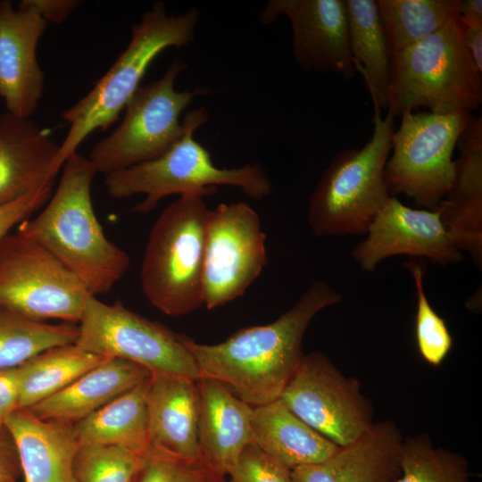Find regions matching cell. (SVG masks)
<instances>
[{
    "mask_svg": "<svg viewBox=\"0 0 482 482\" xmlns=\"http://www.w3.org/2000/svg\"><path fill=\"white\" fill-rule=\"evenodd\" d=\"M342 301L324 281H314L294 305L273 322L240 328L214 345L183 335L201 378L225 385L253 407L278 399L304 353L303 338L317 313Z\"/></svg>",
    "mask_w": 482,
    "mask_h": 482,
    "instance_id": "1",
    "label": "cell"
},
{
    "mask_svg": "<svg viewBox=\"0 0 482 482\" xmlns=\"http://www.w3.org/2000/svg\"><path fill=\"white\" fill-rule=\"evenodd\" d=\"M62 168L44 209L17 231L46 249L92 295L107 294L129 270L130 258L106 237L95 213L91 187L97 171L89 158L75 153Z\"/></svg>",
    "mask_w": 482,
    "mask_h": 482,
    "instance_id": "2",
    "label": "cell"
},
{
    "mask_svg": "<svg viewBox=\"0 0 482 482\" xmlns=\"http://www.w3.org/2000/svg\"><path fill=\"white\" fill-rule=\"evenodd\" d=\"M199 11L169 14L162 2L155 3L131 29V38L107 72L74 105L62 113L70 128L53 164L58 173L65 161L96 129H107L119 118L140 87L152 62L169 47L190 45L195 37Z\"/></svg>",
    "mask_w": 482,
    "mask_h": 482,
    "instance_id": "3",
    "label": "cell"
},
{
    "mask_svg": "<svg viewBox=\"0 0 482 482\" xmlns=\"http://www.w3.org/2000/svg\"><path fill=\"white\" fill-rule=\"evenodd\" d=\"M208 120V111L199 107L182 120L180 138L158 158L104 175L107 193L113 198L143 195L134 211L146 213L168 195L201 193L210 195L218 186L239 188L252 199L260 200L272 191L266 171L256 163L238 168H220L210 153L195 139V130Z\"/></svg>",
    "mask_w": 482,
    "mask_h": 482,
    "instance_id": "4",
    "label": "cell"
},
{
    "mask_svg": "<svg viewBox=\"0 0 482 482\" xmlns=\"http://www.w3.org/2000/svg\"><path fill=\"white\" fill-rule=\"evenodd\" d=\"M482 73L463 40L458 17L424 39L391 54L387 112L427 107L434 113H470L482 104Z\"/></svg>",
    "mask_w": 482,
    "mask_h": 482,
    "instance_id": "5",
    "label": "cell"
},
{
    "mask_svg": "<svg viewBox=\"0 0 482 482\" xmlns=\"http://www.w3.org/2000/svg\"><path fill=\"white\" fill-rule=\"evenodd\" d=\"M373 131L360 149L337 153L321 174L310 199L307 222L317 237L366 234L392 196L385 168L395 131V117L374 112Z\"/></svg>",
    "mask_w": 482,
    "mask_h": 482,
    "instance_id": "6",
    "label": "cell"
},
{
    "mask_svg": "<svg viewBox=\"0 0 482 482\" xmlns=\"http://www.w3.org/2000/svg\"><path fill=\"white\" fill-rule=\"evenodd\" d=\"M201 193L171 202L149 233L140 270L142 291L168 316H182L204 306L205 230L210 209Z\"/></svg>",
    "mask_w": 482,
    "mask_h": 482,
    "instance_id": "7",
    "label": "cell"
},
{
    "mask_svg": "<svg viewBox=\"0 0 482 482\" xmlns=\"http://www.w3.org/2000/svg\"><path fill=\"white\" fill-rule=\"evenodd\" d=\"M187 68L176 58L159 79L140 86L127 104L117 129L92 149L89 160L97 173L108 174L154 160L183 135L182 112L198 96L210 91L195 87L179 91L175 81Z\"/></svg>",
    "mask_w": 482,
    "mask_h": 482,
    "instance_id": "8",
    "label": "cell"
},
{
    "mask_svg": "<svg viewBox=\"0 0 482 482\" xmlns=\"http://www.w3.org/2000/svg\"><path fill=\"white\" fill-rule=\"evenodd\" d=\"M470 115L464 112L401 115L385 168L391 195H404L428 210L438 206L453 186V150Z\"/></svg>",
    "mask_w": 482,
    "mask_h": 482,
    "instance_id": "9",
    "label": "cell"
},
{
    "mask_svg": "<svg viewBox=\"0 0 482 482\" xmlns=\"http://www.w3.org/2000/svg\"><path fill=\"white\" fill-rule=\"evenodd\" d=\"M92 295L35 240L10 232L0 240V308L24 319L79 323Z\"/></svg>",
    "mask_w": 482,
    "mask_h": 482,
    "instance_id": "10",
    "label": "cell"
},
{
    "mask_svg": "<svg viewBox=\"0 0 482 482\" xmlns=\"http://www.w3.org/2000/svg\"><path fill=\"white\" fill-rule=\"evenodd\" d=\"M79 323L76 345L87 352L134 362L152 374L201 378L182 334L128 309L120 301L108 304L91 295Z\"/></svg>",
    "mask_w": 482,
    "mask_h": 482,
    "instance_id": "11",
    "label": "cell"
},
{
    "mask_svg": "<svg viewBox=\"0 0 482 482\" xmlns=\"http://www.w3.org/2000/svg\"><path fill=\"white\" fill-rule=\"evenodd\" d=\"M359 379L345 376L322 353L304 354L280 399L300 420L337 446L351 444L374 423Z\"/></svg>",
    "mask_w": 482,
    "mask_h": 482,
    "instance_id": "12",
    "label": "cell"
},
{
    "mask_svg": "<svg viewBox=\"0 0 482 482\" xmlns=\"http://www.w3.org/2000/svg\"><path fill=\"white\" fill-rule=\"evenodd\" d=\"M268 262L266 235L245 202L210 210L205 230L203 294L208 310L242 296Z\"/></svg>",
    "mask_w": 482,
    "mask_h": 482,
    "instance_id": "13",
    "label": "cell"
},
{
    "mask_svg": "<svg viewBox=\"0 0 482 482\" xmlns=\"http://www.w3.org/2000/svg\"><path fill=\"white\" fill-rule=\"evenodd\" d=\"M363 241L352 257L364 271H373L385 259L395 255L428 259L446 266L461 261L439 212L414 209L392 195L378 212Z\"/></svg>",
    "mask_w": 482,
    "mask_h": 482,
    "instance_id": "14",
    "label": "cell"
},
{
    "mask_svg": "<svg viewBox=\"0 0 482 482\" xmlns=\"http://www.w3.org/2000/svg\"><path fill=\"white\" fill-rule=\"evenodd\" d=\"M280 16L290 21L293 55L304 71L355 75L345 0H270L259 20L268 25Z\"/></svg>",
    "mask_w": 482,
    "mask_h": 482,
    "instance_id": "15",
    "label": "cell"
},
{
    "mask_svg": "<svg viewBox=\"0 0 482 482\" xmlns=\"http://www.w3.org/2000/svg\"><path fill=\"white\" fill-rule=\"evenodd\" d=\"M48 24L29 0L0 1V98L14 116L30 118L38 107L45 76L37 47Z\"/></svg>",
    "mask_w": 482,
    "mask_h": 482,
    "instance_id": "16",
    "label": "cell"
},
{
    "mask_svg": "<svg viewBox=\"0 0 482 482\" xmlns=\"http://www.w3.org/2000/svg\"><path fill=\"white\" fill-rule=\"evenodd\" d=\"M146 407L150 450L183 460L201 458L198 379L151 374Z\"/></svg>",
    "mask_w": 482,
    "mask_h": 482,
    "instance_id": "17",
    "label": "cell"
},
{
    "mask_svg": "<svg viewBox=\"0 0 482 482\" xmlns=\"http://www.w3.org/2000/svg\"><path fill=\"white\" fill-rule=\"evenodd\" d=\"M403 441L393 420L374 422L327 460L293 469V482H395L401 475Z\"/></svg>",
    "mask_w": 482,
    "mask_h": 482,
    "instance_id": "18",
    "label": "cell"
},
{
    "mask_svg": "<svg viewBox=\"0 0 482 482\" xmlns=\"http://www.w3.org/2000/svg\"><path fill=\"white\" fill-rule=\"evenodd\" d=\"M59 145L30 118L0 115V206L54 184Z\"/></svg>",
    "mask_w": 482,
    "mask_h": 482,
    "instance_id": "19",
    "label": "cell"
},
{
    "mask_svg": "<svg viewBox=\"0 0 482 482\" xmlns=\"http://www.w3.org/2000/svg\"><path fill=\"white\" fill-rule=\"evenodd\" d=\"M456 146L453 186L436 208L453 243L470 256L482 252V119L470 115Z\"/></svg>",
    "mask_w": 482,
    "mask_h": 482,
    "instance_id": "20",
    "label": "cell"
},
{
    "mask_svg": "<svg viewBox=\"0 0 482 482\" xmlns=\"http://www.w3.org/2000/svg\"><path fill=\"white\" fill-rule=\"evenodd\" d=\"M19 457L24 482H76L79 449L73 422L42 420L18 409L4 421Z\"/></svg>",
    "mask_w": 482,
    "mask_h": 482,
    "instance_id": "21",
    "label": "cell"
},
{
    "mask_svg": "<svg viewBox=\"0 0 482 482\" xmlns=\"http://www.w3.org/2000/svg\"><path fill=\"white\" fill-rule=\"evenodd\" d=\"M200 409L198 441L201 458L229 476L243 450L253 442V407L212 378L198 379Z\"/></svg>",
    "mask_w": 482,
    "mask_h": 482,
    "instance_id": "22",
    "label": "cell"
},
{
    "mask_svg": "<svg viewBox=\"0 0 482 482\" xmlns=\"http://www.w3.org/2000/svg\"><path fill=\"white\" fill-rule=\"evenodd\" d=\"M134 362L106 358L61 391L27 409L42 420L76 422L151 377Z\"/></svg>",
    "mask_w": 482,
    "mask_h": 482,
    "instance_id": "23",
    "label": "cell"
},
{
    "mask_svg": "<svg viewBox=\"0 0 482 482\" xmlns=\"http://www.w3.org/2000/svg\"><path fill=\"white\" fill-rule=\"evenodd\" d=\"M253 442L289 470L321 462L339 446L295 415L280 398L253 407Z\"/></svg>",
    "mask_w": 482,
    "mask_h": 482,
    "instance_id": "24",
    "label": "cell"
},
{
    "mask_svg": "<svg viewBox=\"0 0 482 482\" xmlns=\"http://www.w3.org/2000/svg\"><path fill=\"white\" fill-rule=\"evenodd\" d=\"M349 48L355 72L370 96L374 112L387 109L391 89V50L376 0H345Z\"/></svg>",
    "mask_w": 482,
    "mask_h": 482,
    "instance_id": "25",
    "label": "cell"
},
{
    "mask_svg": "<svg viewBox=\"0 0 482 482\" xmlns=\"http://www.w3.org/2000/svg\"><path fill=\"white\" fill-rule=\"evenodd\" d=\"M149 378L74 422L79 445H118L145 456L150 450L146 407Z\"/></svg>",
    "mask_w": 482,
    "mask_h": 482,
    "instance_id": "26",
    "label": "cell"
},
{
    "mask_svg": "<svg viewBox=\"0 0 482 482\" xmlns=\"http://www.w3.org/2000/svg\"><path fill=\"white\" fill-rule=\"evenodd\" d=\"M104 359L76 344L34 355L17 367L20 409H29L61 391Z\"/></svg>",
    "mask_w": 482,
    "mask_h": 482,
    "instance_id": "27",
    "label": "cell"
},
{
    "mask_svg": "<svg viewBox=\"0 0 482 482\" xmlns=\"http://www.w3.org/2000/svg\"><path fill=\"white\" fill-rule=\"evenodd\" d=\"M391 54L434 34L459 16L461 0H376Z\"/></svg>",
    "mask_w": 482,
    "mask_h": 482,
    "instance_id": "28",
    "label": "cell"
},
{
    "mask_svg": "<svg viewBox=\"0 0 482 482\" xmlns=\"http://www.w3.org/2000/svg\"><path fill=\"white\" fill-rule=\"evenodd\" d=\"M79 326L33 321L0 308V370L17 368L49 348L76 344Z\"/></svg>",
    "mask_w": 482,
    "mask_h": 482,
    "instance_id": "29",
    "label": "cell"
},
{
    "mask_svg": "<svg viewBox=\"0 0 482 482\" xmlns=\"http://www.w3.org/2000/svg\"><path fill=\"white\" fill-rule=\"evenodd\" d=\"M395 482H470L466 458L434 447L427 434L403 438L401 475Z\"/></svg>",
    "mask_w": 482,
    "mask_h": 482,
    "instance_id": "30",
    "label": "cell"
},
{
    "mask_svg": "<svg viewBox=\"0 0 482 482\" xmlns=\"http://www.w3.org/2000/svg\"><path fill=\"white\" fill-rule=\"evenodd\" d=\"M403 265L409 270L416 289L415 337L418 350L427 363L439 366L453 347V337L445 320L433 309L426 295L423 282L426 261L409 257Z\"/></svg>",
    "mask_w": 482,
    "mask_h": 482,
    "instance_id": "31",
    "label": "cell"
},
{
    "mask_svg": "<svg viewBox=\"0 0 482 482\" xmlns=\"http://www.w3.org/2000/svg\"><path fill=\"white\" fill-rule=\"evenodd\" d=\"M144 457L118 445H79L74 460L76 482H135Z\"/></svg>",
    "mask_w": 482,
    "mask_h": 482,
    "instance_id": "32",
    "label": "cell"
},
{
    "mask_svg": "<svg viewBox=\"0 0 482 482\" xmlns=\"http://www.w3.org/2000/svg\"><path fill=\"white\" fill-rule=\"evenodd\" d=\"M135 482H228L202 458L183 460L149 450Z\"/></svg>",
    "mask_w": 482,
    "mask_h": 482,
    "instance_id": "33",
    "label": "cell"
},
{
    "mask_svg": "<svg viewBox=\"0 0 482 482\" xmlns=\"http://www.w3.org/2000/svg\"><path fill=\"white\" fill-rule=\"evenodd\" d=\"M229 477L228 482H293L291 470L253 443L243 450Z\"/></svg>",
    "mask_w": 482,
    "mask_h": 482,
    "instance_id": "34",
    "label": "cell"
},
{
    "mask_svg": "<svg viewBox=\"0 0 482 482\" xmlns=\"http://www.w3.org/2000/svg\"><path fill=\"white\" fill-rule=\"evenodd\" d=\"M53 185H46L24 197L0 206V240L37 210L41 209L53 194Z\"/></svg>",
    "mask_w": 482,
    "mask_h": 482,
    "instance_id": "35",
    "label": "cell"
},
{
    "mask_svg": "<svg viewBox=\"0 0 482 482\" xmlns=\"http://www.w3.org/2000/svg\"><path fill=\"white\" fill-rule=\"evenodd\" d=\"M19 407L17 368L0 370V424Z\"/></svg>",
    "mask_w": 482,
    "mask_h": 482,
    "instance_id": "36",
    "label": "cell"
},
{
    "mask_svg": "<svg viewBox=\"0 0 482 482\" xmlns=\"http://www.w3.org/2000/svg\"><path fill=\"white\" fill-rule=\"evenodd\" d=\"M21 476L18 453L4 424H0V478L14 480Z\"/></svg>",
    "mask_w": 482,
    "mask_h": 482,
    "instance_id": "37",
    "label": "cell"
},
{
    "mask_svg": "<svg viewBox=\"0 0 482 482\" xmlns=\"http://www.w3.org/2000/svg\"><path fill=\"white\" fill-rule=\"evenodd\" d=\"M48 23L60 24L80 4L78 0H29Z\"/></svg>",
    "mask_w": 482,
    "mask_h": 482,
    "instance_id": "38",
    "label": "cell"
},
{
    "mask_svg": "<svg viewBox=\"0 0 482 482\" xmlns=\"http://www.w3.org/2000/svg\"><path fill=\"white\" fill-rule=\"evenodd\" d=\"M461 22L465 46L475 66L482 73V22Z\"/></svg>",
    "mask_w": 482,
    "mask_h": 482,
    "instance_id": "39",
    "label": "cell"
},
{
    "mask_svg": "<svg viewBox=\"0 0 482 482\" xmlns=\"http://www.w3.org/2000/svg\"><path fill=\"white\" fill-rule=\"evenodd\" d=\"M459 19L463 22H482V0H461Z\"/></svg>",
    "mask_w": 482,
    "mask_h": 482,
    "instance_id": "40",
    "label": "cell"
},
{
    "mask_svg": "<svg viewBox=\"0 0 482 482\" xmlns=\"http://www.w3.org/2000/svg\"><path fill=\"white\" fill-rule=\"evenodd\" d=\"M0 482H17V481H14V480H8V479H1V478H0Z\"/></svg>",
    "mask_w": 482,
    "mask_h": 482,
    "instance_id": "41",
    "label": "cell"
}]
</instances>
